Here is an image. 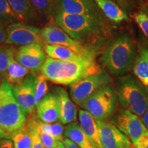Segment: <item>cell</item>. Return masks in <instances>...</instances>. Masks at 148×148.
I'll list each match as a JSON object with an SVG mask.
<instances>
[{
	"label": "cell",
	"mask_w": 148,
	"mask_h": 148,
	"mask_svg": "<svg viewBox=\"0 0 148 148\" xmlns=\"http://www.w3.org/2000/svg\"><path fill=\"white\" fill-rule=\"evenodd\" d=\"M55 23L74 40L99 49L109 34L106 20L66 13L53 7Z\"/></svg>",
	"instance_id": "obj_1"
},
{
	"label": "cell",
	"mask_w": 148,
	"mask_h": 148,
	"mask_svg": "<svg viewBox=\"0 0 148 148\" xmlns=\"http://www.w3.org/2000/svg\"><path fill=\"white\" fill-rule=\"evenodd\" d=\"M97 55H90L76 60H59L47 58L40 69L46 78L55 84L71 85L102 69L97 64Z\"/></svg>",
	"instance_id": "obj_2"
},
{
	"label": "cell",
	"mask_w": 148,
	"mask_h": 148,
	"mask_svg": "<svg viewBox=\"0 0 148 148\" xmlns=\"http://www.w3.org/2000/svg\"><path fill=\"white\" fill-rule=\"evenodd\" d=\"M136 60V45L132 37L120 33L107 44L100 62L111 74L122 75L127 73Z\"/></svg>",
	"instance_id": "obj_3"
},
{
	"label": "cell",
	"mask_w": 148,
	"mask_h": 148,
	"mask_svg": "<svg viewBox=\"0 0 148 148\" xmlns=\"http://www.w3.org/2000/svg\"><path fill=\"white\" fill-rule=\"evenodd\" d=\"M26 121L27 114L16 101L12 84L4 79L0 86V138L11 139Z\"/></svg>",
	"instance_id": "obj_4"
},
{
	"label": "cell",
	"mask_w": 148,
	"mask_h": 148,
	"mask_svg": "<svg viewBox=\"0 0 148 148\" xmlns=\"http://www.w3.org/2000/svg\"><path fill=\"white\" fill-rule=\"evenodd\" d=\"M117 97L124 108L138 116H142L148 108V92L132 75H123L118 79Z\"/></svg>",
	"instance_id": "obj_5"
},
{
	"label": "cell",
	"mask_w": 148,
	"mask_h": 148,
	"mask_svg": "<svg viewBox=\"0 0 148 148\" xmlns=\"http://www.w3.org/2000/svg\"><path fill=\"white\" fill-rule=\"evenodd\" d=\"M117 100L115 88L109 84L97 90L79 107L89 112L97 121H106L114 113Z\"/></svg>",
	"instance_id": "obj_6"
},
{
	"label": "cell",
	"mask_w": 148,
	"mask_h": 148,
	"mask_svg": "<svg viewBox=\"0 0 148 148\" xmlns=\"http://www.w3.org/2000/svg\"><path fill=\"white\" fill-rule=\"evenodd\" d=\"M111 82L110 75L102 68L99 73L70 85V97L73 103L80 106L90 96L100 88L110 84Z\"/></svg>",
	"instance_id": "obj_7"
},
{
	"label": "cell",
	"mask_w": 148,
	"mask_h": 148,
	"mask_svg": "<svg viewBox=\"0 0 148 148\" xmlns=\"http://www.w3.org/2000/svg\"><path fill=\"white\" fill-rule=\"evenodd\" d=\"M42 34L45 44L64 46L81 55L99 53V49L88 47L73 39L56 23L49 24L42 29Z\"/></svg>",
	"instance_id": "obj_8"
},
{
	"label": "cell",
	"mask_w": 148,
	"mask_h": 148,
	"mask_svg": "<svg viewBox=\"0 0 148 148\" xmlns=\"http://www.w3.org/2000/svg\"><path fill=\"white\" fill-rule=\"evenodd\" d=\"M7 38L5 43L20 46L44 42L42 29L23 23H14L6 28Z\"/></svg>",
	"instance_id": "obj_9"
},
{
	"label": "cell",
	"mask_w": 148,
	"mask_h": 148,
	"mask_svg": "<svg viewBox=\"0 0 148 148\" xmlns=\"http://www.w3.org/2000/svg\"><path fill=\"white\" fill-rule=\"evenodd\" d=\"M111 123L123 132L132 144L140 136L148 132L139 116L126 110H122L116 114Z\"/></svg>",
	"instance_id": "obj_10"
},
{
	"label": "cell",
	"mask_w": 148,
	"mask_h": 148,
	"mask_svg": "<svg viewBox=\"0 0 148 148\" xmlns=\"http://www.w3.org/2000/svg\"><path fill=\"white\" fill-rule=\"evenodd\" d=\"M36 76L27 75L21 82L12 84V92L16 101L26 114H32L36 108Z\"/></svg>",
	"instance_id": "obj_11"
},
{
	"label": "cell",
	"mask_w": 148,
	"mask_h": 148,
	"mask_svg": "<svg viewBox=\"0 0 148 148\" xmlns=\"http://www.w3.org/2000/svg\"><path fill=\"white\" fill-rule=\"evenodd\" d=\"M14 58L20 64L33 73L41 69L47 56L42 44L20 46L15 51Z\"/></svg>",
	"instance_id": "obj_12"
},
{
	"label": "cell",
	"mask_w": 148,
	"mask_h": 148,
	"mask_svg": "<svg viewBox=\"0 0 148 148\" xmlns=\"http://www.w3.org/2000/svg\"><path fill=\"white\" fill-rule=\"evenodd\" d=\"M53 7L66 13L108 19L92 0H53Z\"/></svg>",
	"instance_id": "obj_13"
},
{
	"label": "cell",
	"mask_w": 148,
	"mask_h": 148,
	"mask_svg": "<svg viewBox=\"0 0 148 148\" xmlns=\"http://www.w3.org/2000/svg\"><path fill=\"white\" fill-rule=\"evenodd\" d=\"M102 148H132L130 140L115 125L106 121H97Z\"/></svg>",
	"instance_id": "obj_14"
},
{
	"label": "cell",
	"mask_w": 148,
	"mask_h": 148,
	"mask_svg": "<svg viewBox=\"0 0 148 148\" xmlns=\"http://www.w3.org/2000/svg\"><path fill=\"white\" fill-rule=\"evenodd\" d=\"M54 94L58 100L59 121L62 124H69L76 120L77 111L68 92L62 87H56Z\"/></svg>",
	"instance_id": "obj_15"
},
{
	"label": "cell",
	"mask_w": 148,
	"mask_h": 148,
	"mask_svg": "<svg viewBox=\"0 0 148 148\" xmlns=\"http://www.w3.org/2000/svg\"><path fill=\"white\" fill-rule=\"evenodd\" d=\"M37 116L40 121L52 123L59 120V110L56 96L49 93L36 105Z\"/></svg>",
	"instance_id": "obj_16"
},
{
	"label": "cell",
	"mask_w": 148,
	"mask_h": 148,
	"mask_svg": "<svg viewBox=\"0 0 148 148\" xmlns=\"http://www.w3.org/2000/svg\"><path fill=\"white\" fill-rule=\"evenodd\" d=\"M18 20L23 23H35L39 16L29 0H7Z\"/></svg>",
	"instance_id": "obj_17"
},
{
	"label": "cell",
	"mask_w": 148,
	"mask_h": 148,
	"mask_svg": "<svg viewBox=\"0 0 148 148\" xmlns=\"http://www.w3.org/2000/svg\"><path fill=\"white\" fill-rule=\"evenodd\" d=\"M78 119L79 125L86 136L98 148H102L99 138L97 120L89 112L83 109L79 110Z\"/></svg>",
	"instance_id": "obj_18"
},
{
	"label": "cell",
	"mask_w": 148,
	"mask_h": 148,
	"mask_svg": "<svg viewBox=\"0 0 148 148\" xmlns=\"http://www.w3.org/2000/svg\"><path fill=\"white\" fill-rule=\"evenodd\" d=\"M109 20L120 23L129 19L126 12L117 3L110 0H92Z\"/></svg>",
	"instance_id": "obj_19"
},
{
	"label": "cell",
	"mask_w": 148,
	"mask_h": 148,
	"mask_svg": "<svg viewBox=\"0 0 148 148\" xmlns=\"http://www.w3.org/2000/svg\"><path fill=\"white\" fill-rule=\"evenodd\" d=\"M64 136L80 148H98L90 141L77 122L69 123L64 131Z\"/></svg>",
	"instance_id": "obj_20"
},
{
	"label": "cell",
	"mask_w": 148,
	"mask_h": 148,
	"mask_svg": "<svg viewBox=\"0 0 148 148\" xmlns=\"http://www.w3.org/2000/svg\"><path fill=\"white\" fill-rule=\"evenodd\" d=\"M44 49L49 58L59 60H76L90 55H98V54H87L81 55L72 50L70 48L64 46L58 45H49L45 44L44 46Z\"/></svg>",
	"instance_id": "obj_21"
},
{
	"label": "cell",
	"mask_w": 148,
	"mask_h": 148,
	"mask_svg": "<svg viewBox=\"0 0 148 148\" xmlns=\"http://www.w3.org/2000/svg\"><path fill=\"white\" fill-rule=\"evenodd\" d=\"M133 72L148 92V48H142L133 65Z\"/></svg>",
	"instance_id": "obj_22"
},
{
	"label": "cell",
	"mask_w": 148,
	"mask_h": 148,
	"mask_svg": "<svg viewBox=\"0 0 148 148\" xmlns=\"http://www.w3.org/2000/svg\"><path fill=\"white\" fill-rule=\"evenodd\" d=\"M32 119L34 121L35 126L38 132H44L56 138L58 141L62 142L64 139L63 132L64 127L60 123H46L40 121L38 118L32 116Z\"/></svg>",
	"instance_id": "obj_23"
},
{
	"label": "cell",
	"mask_w": 148,
	"mask_h": 148,
	"mask_svg": "<svg viewBox=\"0 0 148 148\" xmlns=\"http://www.w3.org/2000/svg\"><path fill=\"white\" fill-rule=\"evenodd\" d=\"M29 70L20 64L12 58L9 62L8 69H7V81L11 84H15L21 82L27 76Z\"/></svg>",
	"instance_id": "obj_24"
},
{
	"label": "cell",
	"mask_w": 148,
	"mask_h": 148,
	"mask_svg": "<svg viewBox=\"0 0 148 148\" xmlns=\"http://www.w3.org/2000/svg\"><path fill=\"white\" fill-rule=\"evenodd\" d=\"M14 148H31L32 143V135L25 125L23 127L14 132L11 136Z\"/></svg>",
	"instance_id": "obj_25"
},
{
	"label": "cell",
	"mask_w": 148,
	"mask_h": 148,
	"mask_svg": "<svg viewBox=\"0 0 148 148\" xmlns=\"http://www.w3.org/2000/svg\"><path fill=\"white\" fill-rule=\"evenodd\" d=\"M29 1L38 14L46 18L53 16V0H29Z\"/></svg>",
	"instance_id": "obj_26"
},
{
	"label": "cell",
	"mask_w": 148,
	"mask_h": 148,
	"mask_svg": "<svg viewBox=\"0 0 148 148\" xmlns=\"http://www.w3.org/2000/svg\"><path fill=\"white\" fill-rule=\"evenodd\" d=\"M19 21L7 0H0V23L3 25L17 23Z\"/></svg>",
	"instance_id": "obj_27"
},
{
	"label": "cell",
	"mask_w": 148,
	"mask_h": 148,
	"mask_svg": "<svg viewBox=\"0 0 148 148\" xmlns=\"http://www.w3.org/2000/svg\"><path fill=\"white\" fill-rule=\"evenodd\" d=\"M15 49L13 47L0 46V75L6 79L7 69L9 62L15 55Z\"/></svg>",
	"instance_id": "obj_28"
},
{
	"label": "cell",
	"mask_w": 148,
	"mask_h": 148,
	"mask_svg": "<svg viewBox=\"0 0 148 148\" xmlns=\"http://www.w3.org/2000/svg\"><path fill=\"white\" fill-rule=\"evenodd\" d=\"M47 78L43 75H40L36 77V92H35V102L36 106L40 102L42 98L47 95L48 86Z\"/></svg>",
	"instance_id": "obj_29"
},
{
	"label": "cell",
	"mask_w": 148,
	"mask_h": 148,
	"mask_svg": "<svg viewBox=\"0 0 148 148\" xmlns=\"http://www.w3.org/2000/svg\"><path fill=\"white\" fill-rule=\"evenodd\" d=\"M25 125H26L29 132H30L31 135H32V143L31 148H45L43 144L42 143V141L40 140L39 136V133H38L36 126H35L32 117L29 118L28 121H27V123Z\"/></svg>",
	"instance_id": "obj_30"
},
{
	"label": "cell",
	"mask_w": 148,
	"mask_h": 148,
	"mask_svg": "<svg viewBox=\"0 0 148 148\" xmlns=\"http://www.w3.org/2000/svg\"><path fill=\"white\" fill-rule=\"evenodd\" d=\"M134 21L137 23L142 32L148 39V15L144 11L139 10L133 15Z\"/></svg>",
	"instance_id": "obj_31"
},
{
	"label": "cell",
	"mask_w": 148,
	"mask_h": 148,
	"mask_svg": "<svg viewBox=\"0 0 148 148\" xmlns=\"http://www.w3.org/2000/svg\"><path fill=\"white\" fill-rule=\"evenodd\" d=\"M38 133H39V136L42 143L43 144L45 148H53L58 145L59 142H60L58 141L56 138L50 136V135L45 134V133L41 132H38Z\"/></svg>",
	"instance_id": "obj_32"
},
{
	"label": "cell",
	"mask_w": 148,
	"mask_h": 148,
	"mask_svg": "<svg viewBox=\"0 0 148 148\" xmlns=\"http://www.w3.org/2000/svg\"><path fill=\"white\" fill-rule=\"evenodd\" d=\"M132 148H148V132L140 136L133 143Z\"/></svg>",
	"instance_id": "obj_33"
},
{
	"label": "cell",
	"mask_w": 148,
	"mask_h": 148,
	"mask_svg": "<svg viewBox=\"0 0 148 148\" xmlns=\"http://www.w3.org/2000/svg\"><path fill=\"white\" fill-rule=\"evenodd\" d=\"M0 148H14V145L11 139L0 138Z\"/></svg>",
	"instance_id": "obj_34"
},
{
	"label": "cell",
	"mask_w": 148,
	"mask_h": 148,
	"mask_svg": "<svg viewBox=\"0 0 148 148\" xmlns=\"http://www.w3.org/2000/svg\"><path fill=\"white\" fill-rule=\"evenodd\" d=\"M7 38L6 29L5 28L4 25L0 23V44L5 42Z\"/></svg>",
	"instance_id": "obj_35"
},
{
	"label": "cell",
	"mask_w": 148,
	"mask_h": 148,
	"mask_svg": "<svg viewBox=\"0 0 148 148\" xmlns=\"http://www.w3.org/2000/svg\"><path fill=\"white\" fill-rule=\"evenodd\" d=\"M62 143L65 146V148H80L76 144L74 143L72 140L66 137L64 138L63 140H62Z\"/></svg>",
	"instance_id": "obj_36"
},
{
	"label": "cell",
	"mask_w": 148,
	"mask_h": 148,
	"mask_svg": "<svg viewBox=\"0 0 148 148\" xmlns=\"http://www.w3.org/2000/svg\"><path fill=\"white\" fill-rule=\"evenodd\" d=\"M142 121H143V124L145 125V126L146 127V128L148 130V108L147 110H146V112L144 113V114L142 116Z\"/></svg>",
	"instance_id": "obj_37"
},
{
	"label": "cell",
	"mask_w": 148,
	"mask_h": 148,
	"mask_svg": "<svg viewBox=\"0 0 148 148\" xmlns=\"http://www.w3.org/2000/svg\"><path fill=\"white\" fill-rule=\"evenodd\" d=\"M118 1L122 7H126L129 5L130 0H118Z\"/></svg>",
	"instance_id": "obj_38"
},
{
	"label": "cell",
	"mask_w": 148,
	"mask_h": 148,
	"mask_svg": "<svg viewBox=\"0 0 148 148\" xmlns=\"http://www.w3.org/2000/svg\"><path fill=\"white\" fill-rule=\"evenodd\" d=\"M53 148H65V146L63 144L62 142H59L58 143V145H57L56 147H54Z\"/></svg>",
	"instance_id": "obj_39"
},
{
	"label": "cell",
	"mask_w": 148,
	"mask_h": 148,
	"mask_svg": "<svg viewBox=\"0 0 148 148\" xmlns=\"http://www.w3.org/2000/svg\"><path fill=\"white\" fill-rule=\"evenodd\" d=\"M142 10H143L144 12H145V13L148 15V4L147 5H144L143 8H142Z\"/></svg>",
	"instance_id": "obj_40"
},
{
	"label": "cell",
	"mask_w": 148,
	"mask_h": 148,
	"mask_svg": "<svg viewBox=\"0 0 148 148\" xmlns=\"http://www.w3.org/2000/svg\"><path fill=\"white\" fill-rule=\"evenodd\" d=\"M4 77H3L2 76H1V75H0V86H1V84H2V82H3V81L4 80Z\"/></svg>",
	"instance_id": "obj_41"
},
{
	"label": "cell",
	"mask_w": 148,
	"mask_h": 148,
	"mask_svg": "<svg viewBox=\"0 0 148 148\" xmlns=\"http://www.w3.org/2000/svg\"><path fill=\"white\" fill-rule=\"evenodd\" d=\"M110 1H114V2H115V3H116V1H117V2H119V1H118V0H110Z\"/></svg>",
	"instance_id": "obj_42"
},
{
	"label": "cell",
	"mask_w": 148,
	"mask_h": 148,
	"mask_svg": "<svg viewBox=\"0 0 148 148\" xmlns=\"http://www.w3.org/2000/svg\"><path fill=\"white\" fill-rule=\"evenodd\" d=\"M147 1H148V0H147Z\"/></svg>",
	"instance_id": "obj_43"
}]
</instances>
